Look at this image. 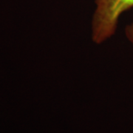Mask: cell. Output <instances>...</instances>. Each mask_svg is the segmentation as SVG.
Wrapping results in <instances>:
<instances>
[{
  "label": "cell",
  "instance_id": "6da1fadb",
  "mask_svg": "<svg viewBox=\"0 0 133 133\" xmlns=\"http://www.w3.org/2000/svg\"><path fill=\"white\" fill-rule=\"evenodd\" d=\"M95 3L92 38L101 44L114 35L121 15L133 8V0H95Z\"/></svg>",
  "mask_w": 133,
  "mask_h": 133
},
{
  "label": "cell",
  "instance_id": "7a4b0ae2",
  "mask_svg": "<svg viewBox=\"0 0 133 133\" xmlns=\"http://www.w3.org/2000/svg\"><path fill=\"white\" fill-rule=\"evenodd\" d=\"M125 35L129 42L133 46V23L128 24L125 28Z\"/></svg>",
  "mask_w": 133,
  "mask_h": 133
}]
</instances>
